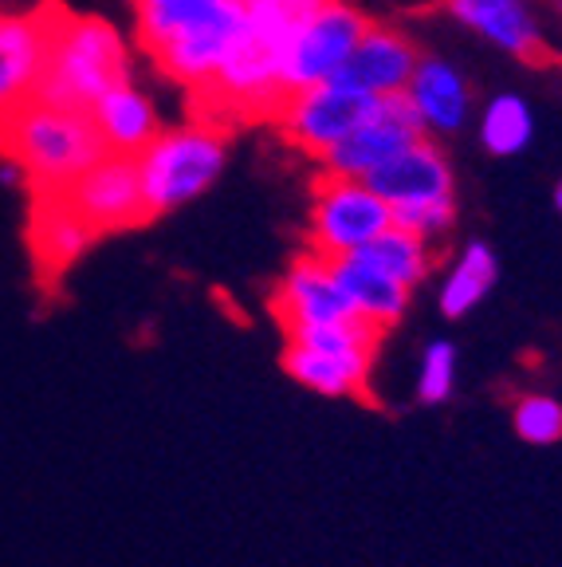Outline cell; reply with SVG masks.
<instances>
[{"mask_svg":"<svg viewBox=\"0 0 562 567\" xmlns=\"http://www.w3.org/2000/svg\"><path fill=\"white\" fill-rule=\"evenodd\" d=\"M106 154L91 111H67L52 103H24L0 123V158L20 169L28 186L60 189Z\"/></svg>","mask_w":562,"mask_h":567,"instance_id":"obj_1","label":"cell"},{"mask_svg":"<svg viewBox=\"0 0 562 567\" xmlns=\"http://www.w3.org/2000/svg\"><path fill=\"white\" fill-rule=\"evenodd\" d=\"M123 80H131V52L118 28L103 17H80L55 4L52 48L35 83V103L91 111L103 91Z\"/></svg>","mask_w":562,"mask_h":567,"instance_id":"obj_2","label":"cell"},{"mask_svg":"<svg viewBox=\"0 0 562 567\" xmlns=\"http://www.w3.org/2000/svg\"><path fill=\"white\" fill-rule=\"evenodd\" d=\"M362 182L389 205L394 225L425 240L445 237L452 217H457L452 166H448L445 151L429 138H417L414 146H405L402 154L382 162L378 169H370Z\"/></svg>","mask_w":562,"mask_h":567,"instance_id":"obj_3","label":"cell"},{"mask_svg":"<svg viewBox=\"0 0 562 567\" xmlns=\"http://www.w3.org/2000/svg\"><path fill=\"white\" fill-rule=\"evenodd\" d=\"M225 126L194 123L177 126V131H162L138 154V174H142V197H146L149 221L162 213H174L181 205L197 202L205 189L212 186L229 162V146H225Z\"/></svg>","mask_w":562,"mask_h":567,"instance_id":"obj_4","label":"cell"},{"mask_svg":"<svg viewBox=\"0 0 562 567\" xmlns=\"http://www.w3.org/2000/svg\"><path fill=\"white\" fill-rule=\"evenodd\" d=\"M382 99L370 95V91L354 87L346 80H326L315 87L291 91L280 106H275L272 123L280 126L283 138L295 146V151L311 154V158H323L331 146L354 134Z\"/></svg>","mask_w":562,"mask_h":567,"instance_id":"obj_5","label":"cell"},{"mask_svg":"<svg viewBox=\"0 0 562 567\" xmlns=\"http://www.w3.org/2000/svg\"><path fill=\"white\" fill-rule=\"evenodd\" d=\"M389 225H394L389 205L362 177H343L323 169V177L315 182V197H311V252L346 257V252H358L362 245H370L378 233H386Z\"/></svg>","mask_w":562,"mask_h":567,"instance_id":"obj_6","label":"cell"},{"mask_svg":"<svg viewBox=\"0 0 562 567\" xmlns=\"http://www.w3.org/2000/svg\"><path fill=\"white\" fill-rule=\"evenodd\" d=\"M95 237L123 233L149 225L146 197H142L138 154L106 151L95 166H87L80 177H71L67 186L52 189Z\"/></svg>","mask_w":562,"mask_h":567,"instance_id":"obj_7","label":"cell"},{"mask_svg":"<svg viewBox=\"0 0 562 567\" xmlns=\"http://www.w3.org/2000/svg\"><path fill=\"white\" fill-rule=\"evenodd\" d=\"M366 28H370V20L354 9L351 0H326L323 9L299 28L288 55H283V68H280L283 99H288L291 91L334 80V75L346 68V60H351V52L358 48Z\"/></svg>","mask_w":562,"mask_h":567,"instance_id":"obj_8","label":"cell"},{"mask_svg":"<svg viewBox=\"0 0 562 567\" xmlns=\"http://www.w3.org/2000/svg\"><path fill=\"white\" fill-rule=\"evenodd\" d=\"M240 20H244V9L240 0H220L217 9H209L205 17H197L194 24H185L177 35H169L166 44L158 48L154 63L166 71L169 80H177L181 87L205 91L217 75V68L229 55L232 40L240 32Z\"/></svg>","mask_w":562,"mask_h":567,"instance_id":"obj_9","label":"cell"},{"mask_svg":"<svg viewBox=\"0 0 562 567\" xmlns=\"http://www.w3.org/2000/svg\"><path fill=\"white\" fill-rule=\"evenodd\" d=\"M417 138H425V126L414 106H409V99L386 95L358 131L346 134V138L339 142V146H331L319 162H323L326 174L366 177L370 169H378L382 162L402 154L405 146H414Z\"/></svg>","mask_w":562,"mask_h":567,"instance_id":"obj_10","label":"cell"},{"mask_svg":"<svg viewBox=\"0 0 562 567\" xmlns=\"http://www.w3.org/2000/svg\"><path fill=\"white\" fill-rule=\"evenodd\" d=\"M52 24L55 4L0 17V123L32 103L35 83L44 75L48 48H52Z\"/></svg>","mask_w":562,"mask_h":567,"instance_id":"obj_11","label":"cell"},{"mask_svg":"<svg viewBox=\"0 0 562 567\" xmlns=\"http://www.w3.org/2000/svg\"><path fill=\"white\" fill-rule=\"evenodd\" d=\"M272 311L280 319V328H303V323H339V319H358L346 300L343 284L334 276L331 257L319 252H303L291 260L283 280L272 292Z\"/></svg>","mask_w":562,"mask_h":567,"instance_id":"obj_12","label":"cell"},{"mask_svg":"<svg viewBox=\"0 0 562 567\" xmlns=\"http://www.w3.org/2000/svg\"><path fill=\"white\" fill-rule=\"evenodd\" d=\"M95 240V233L52 189H35L32 217H28V248H32V268L40 288H55L71 268L80 265V257Z\"/></svg>","mask_w":562,"mask_h":567,"instance_id":"obj_13","label":"cell"},{"mask_svg":"<svg viewBox=\"0 0 562 567\" xmlns=\"http://www.w3.org/2000/svg\"><path fill=\"white\" fill-rule=\"evenodd\" d=\"M448 9L460 24L480 32L483 40H492L496 48H503L516 60L539 63V68L554 60L543 28L531 17L528 0H448Z\"/></svg>","mask_w":562,"mask_h":567,"instance_id":"obj_14","label":"cell"},{"mask_svg":"<svg viewBox=\"0 0 562 567\" xmlns=\"http://www.w3.org/2000/svg\"><path fill=\"white\" fill-rule=\"evenodd\" d=\"M417 60L422 52L414 48L409 35H402L397 28H386V24H370L362 32L358 48L351 52L346 68L334 75V80H346L354 87L370 91V95H402L409 75H414Z\"/></svg>","mask_w":562,"mask_h":567,"instance_id":"obj_15","label":"cell"},{"mask_svg":"<svg viewBox=\"0 0 562 567\" xmlns=\"http://www.w3.org/2000/svg\"><path fill=\"white\" fill-rule=\"evenodd\" d=\"M409 99V106L417 111L425 131H440L452 134L465 126L468 106H472V87L448 60H437V55H422L402 91Z\"/></svg>","mask_w":562,"mask_h":567,"instance_id":"obj_16","label":"cell"},{"mask_svg":"<svg viewBox=\"0 0 562 567\" xmlns=\"http://www.w3.org/2000/svg\"><path fill=\"white\" fill-rule=\"evenodd\" d=\"M91 118H95L98 134H103L106 151L118 154H142L162 134L158 111H154L146 91H138L131 80L103 91L95 99V106H91Z\"/></svg>","mask_w":562,"mask_h":567,"instance_id":"obj_17","label":"cell"},{"mask_svg":"<svg viewBox=\"0 0 562 567\" xmlns=\"http://www.w3.org/2000/svg\"><path fill=\"white\" fill-rule=\"evenodd\" d=\"M331 265H334V276H339V284H343L346 300H351V308L358 319L374 323L378 331H389L397 319L405 316V308H409V292H414V288L389 280L386 272L370 268L366 260H358L354 252H346V257H331Z\"/></svg>","mask_w":562,"mask_h":567,"instance_id":"obj_18","label":"cell"},{"mask_svg":"<svg viewBox=\"0 0 562 567\" xmlns=\"http://www.w3.org/2000/svg\"><path fill=\"white\" fill-rule=\"evenodd\" d=\"M283 371L299 386L326 394V399H346V394H366L370 371H374V354H331L315 347H283Z\"/></svg>","mask_w":562,"mask_h":567,"instance_id":"obj_19","label":"cell"},{"mask_svg":"<svg viewBox=\"0 0 562 567\" xmlns=\"http://www.w3.org/2000/svg\"><path fill=\"white\" fill-rule=\"evenodd\" d=\"M354 257L366 260V265L378 268V272H386L389 280L405 284V288H417L433 268V240L417 237V233L402 229V225H389V229L378 233L370 245H362Z\"/></svg>","mask_w":562,"mask_h":567,"instance_id":"obj_20","label":"cell"},{"mask_svg":"<svg viewBox=\"0 0 562 567\" xmlns=\"http://www.w3.org/2000/svg\"><path fill=\"white\" fill-rule=\"evenodd\" d=\"M496 252L483 240H472V245L460 252V260L452 265V272L445 276V288H440V311L448 319H465L476 303L488 300V292L496 288Z\"/></svg>","mask_w":562,"mask_h":567,"instance_id":"obj_21","label":"cell"},{"mask_svg":"<svg viewBox=\"0 0 562 567\" xmlns=\"http://www.w3.org/2000/svg\"><path fill=\"white\" fill-rule=\"evenodd\" d=\"M531 134H535V118H531V106L519 95H496L492 103L483 106L480 142L488 154L511 158V154H519L528 146Z\"/></svg>","mask_w":562,"mask_h":567,"instance_id":"obj_22","label":"cell"},{"mask_svg":"<svg viewBox=\"0 0 562 567\" xmlns=\"http://www.w3.org/2000/svg\"><path fill=\"white\" fill-rule=\"evenodd\" d=\"M134 20H138V40L146 52H158L169 35H177L185 24H194L220 0H131Z\"/></svg>","mask_w":562,"mask_h":567,"instance_id":"obj_23","label":"cell"},{"mask_svg":"<svg viewBox=\"0 0 562 567\" xmlns=\"http://www.w3.org/2000/svg\"><path fill=\"white\" fill-rule=\"evenodd\" d=\"M452 386H457V347L437 339V343H429L422 354L417 399H422L425 406H440V402L452 399Z\"/></svg>","mask_w":562,"mask_h":567,"instance_id":"obj_24","label":"cell"},{"mask_svg":"<svg viewBox=\"0 0 562 567\" xmlns=\"http://www.w3.org/2000/svg\"><path fill=\"white\" fill-rule=\"evenodd\" d=\"M516 434L528 445H554L562 442V402L547 399V394H528L511 410Z\"/></svg>","mask_w":562,"mask_h":567,"instance_id":"obj_25","label":"cell"},{"mask_svg":"<svg viewBox=\"0 0 562 567\" xmlns=\"http://www.w3.org/2000/svg\"><path fill=\"white\" fill-rule=\"evenodd\" d=\"M554 205H559V213H562V182H559V189H554Z\"/></svg>","mask_w":562,"mask_h":567,"instance_id":"obj_26","label":"cell"},{"mask_svg":"<svg viewBox=\"0 0 562 567\" xmlns=\"http://www.w3.org/2000/svg\"><path fill=\"white\" fill-rule=\"evenodd\" d=\"M554 12H559V20H562V0H554Z\"/></svg>","mask_w":562,"mask_h":567,"instance_id":"obj_27","label":"cell"}]
</instances>
